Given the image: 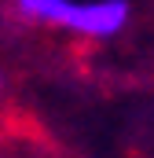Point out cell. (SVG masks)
<instances>
[{"label":"cell","instance_id":"cell-1","mask_svg":"<svg viewBox=\"0 0 154 158\" xmlns=\"http://www.w3.org/2000/svg\"><path fill=\"white\" fill-rule=\"evenodd\" d=\"M22 22L84 40H110L128 26V0H11Z\"/></svg>","mask_w":154,"mask_h":158},{"label":"cell","instance_id":"cell-2","mask_svg":"<svg viewBox=\"0 0 154 158\" xmlns=\"http://www.w3.org/2000/svg\"><path fill=\"white\" fill-rule=\"evenodd\" d=\"M4 96H7V74H4V66H0V103H4Z\"/></svg>","mask_w":154,"mask_h":158}]
</instances>
